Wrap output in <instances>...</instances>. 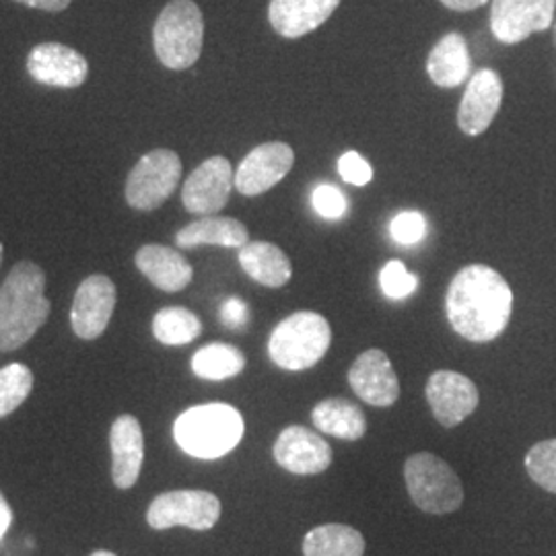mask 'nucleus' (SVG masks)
<instances>
[{"label":"nucleus","mask_w":556,"mask_h":556,"mask_svg":"<svg viewBox=\"0 0 556 556\" xmlns=\"http://www.w3.org/2000/svg\"><path fill=\"white\" fill-rule=\"evenodd\" d=\"M135 262L140 273L165 293H176L186 289L194 277L190 262L167 245H144L137 252Z\"/></svg>","instance_id":"nucleus-20"},{"label":"nucleus","mask_w":556,"mask_h":556,"mask_svg":"<svg viewBox=\"0 0 556 556\" xmlns=\"http://www.w3.org/2000/svg\"><path fill=\"white\" fill-rule=\"evenodd\" d=\"M314 208L321 219H342L349 211V202L337 186L321 184L314 190Z\"/></svg>","instance_id":"nucleus-32"},{"label":"nucleus","mask_w":556,"mask_h":556,"mask_svg":"<svg viewBox=\"0 0 556 556\" xmlns=\"http://www.w3.org/2000/svg\"><path fill=\"white\" fill-rule=\"evenodd\" d=\"M295 163V153L285 142H266L256 147L236 172V188L243 197L268 192L285 178Z\"/></svg>","instance_id":"nucleus-13"},{"label":"nucleus","mask_w":556,"mask_h":556,"mask_svg":"<svg viewBox=\"0 0 556 556\" xmlns=\"http://www.w3.org/2000/svg\"><path fill=\"white\" fill-rule=\"evenodd\" d=\"M338 174L346 184H353V186H358V188L367 186L374 179L371 165L363 160L358 153H355V151H349V153H344L338 160Z\"/></svg>","instance_id":"nucleus-33"},{"label":"nucleus","mask_w":556,"mask_h":556,"mask_svg":"<svg viewBox=\"0 0 556 556\" xmlns=\"http://www.w3.org/2000/svg\"><path fill=\"white\" fill-rule=\"evenodd\" d=\"M245 425L238 408L229 404H202L188 408L174 425V438L188 456L217 459L233 452Z\"/></svg>","instance_id":"nucleus-3"},{"label":"nucleus","mask_w":556,"mask_h":556,"mask_svg":"<svg viewBox=\"0 0 556 556\" xmlns=\"http://www.w3.org/2000/svg\"><path fill=\"white\" fill-rule=\"evenodd\" d=\"M470 66H472L470 52L464 36L459 34L443 36L427 60L429 77L443 89H454L468 79Z\"/></svg>","instance_id":"nucleus-22"},{"label":"nucleus","mask_w":556,"mask_h":556,"mask_svg":"<svg viewBox=\"0 0 556 556\" xmlns=\"http://www.w3.org/2000/svg\"><path fill=\"white\" fill-rule=\"evenodd\" d=\"M116 307V287L103 275L85 278L73 301L71 324L77 337L96 340L108 328Z\"/></svg>","instance_id":"nucleus-12"},{"label":"nucleus","mask_w":556,"mask_h":556,"mask_svg":"<svg viewBox=\"0 0 556 556\" xmlns=\"http://www.w3.org/2000/svg\"><path fill=\"white\" fill-rule=\"evenodd\" d=\"M27 71L31 79L41 85L75 89L87 80L89 64L77 50L56 41H46L29 52Z\"/></svg>","instance_id":"nucleus-14"},{"label":"nucleus","mask_w":556,"mask_h":556,"mask_svg":"<svg viewBox=\"0 0 556 556\" xmlns=\"http://www.w3.org/2000/svg\"><path fill=\"white\" fill-rule=\"evenodd\" d=\"M220 517V501L208 491H169L155 498L147 511L153 530L184 526L190 530H211Z\"/></svg>","instance_id":"nucleus-8"},{"label":"nucleus","mask_w":556,"mask_h":556,"mask_svg":"<svg viewBox=\"0 0 556 556\" xmlns=\"http://www.w3.org/2000/svg\"><path fill=\"white\" fill-rule=\"evenodd\" d=\"M427 400L439 422L447 429L470 417L478 406V390L472 379L456 371H435L427 381Z\"/></svg>","instance_id":"nucleus-15"},{"label":"nucleus","mask_w":556,"mask_h":556,"mask_svg":"<svg viewBox=\"0 0 556 556\" xmlns=\"http://www.w3.org/2000/svg\"><path fill=\"white\" fill-rule=\"evenodd\" d=\"M245 367L243 353L225 342H213L200 349L192 358L194 374L208 381H223V379L236 378Z\"/></svg>","instance_id":"nucleus-26"},{"label":"nucleus","mask_w":556,"mask_h":556,"mask_svg":"<svg viewBox=\"0 0 556 556\" xmlns=\"http://www.w3.org/2000/svg\"><path fill=\"white\" fill-rule=\"evenodd\" d=\"M91 556H118L114 555V553H108V551H98V553H93Z\"/></svg>","instance_id":"nucleus-38"},{"label":"nucleus","mask_w":556,"mask_h":556,"mask_svg":"<svg viewBox=\"0 0 556 556\" xmlns=\"http://www.w3.org/2000/svg\"><path fill=\"white\" fill-rule=\"evenodd\" d=\"M340 0H270L268 20L278 36L298 40L332 17Z\"/></svg>","instance_id":"nucleus-18"},{"label":"nucleus","mask_w":556,"mask_h":556,"mask_svg":"<svg viewBox=\"0 0 556 556\" xmlns=\"http://www.w3.org/2000/svg\"><path fill=\"white\" fill-rule=\"evenodd\" d=\"M556 0H493L491 29L503 43H519L555 20Z\"/></svg>","instance_id":"nucleus-10"},{"label":"nucleus","mask_w":556,"mask_h":556,"mask_svg":"<svg viewBox=\"0 0 556 556\" xmlns=\"http://www.w3.org/2000/svg\"><path fill=\"white\" fill-rule=\"evenodd\" d=\"M275 459L280 468L291 475L312 477L330 468L332 447L316 431L301 425H291L278 435Z\"/></svg>","instance_id":"nucleus-11"},{"label":"nucleus","mask_w":556,"mask_h":556,"mask_svg":"<svg viewBox=\"0 0 556 556\" xmlns=\"http://www.w3.org/2000/svg\"><path fill=\"white\" fill-rule=\"evenodd\" d=\"M202 332L199 316L184 307H165L153 319V334L161 344H190Z\"/></svg>","instance_id":"nucleus-27"},{"label":"nucleus","mask_w":556,"mask_h":556,"mask_svg":"<svg viewBox=\"0 0 556 556\" xmlns=\"http://www.w3.org/2000/svg\"><path fill=\"white\" fill-rule=\"evenodd\" d=\"M181 178L178 153L157 149L140 157L126 181V200L139 211H153L174 194Z\"/></svg>","instance_id":"nucleus-7"},{"label":"nucleus","mask_w":556,"mask_h":556,"mask_svg":"<svg viewBox=\"0 0 556 556\" xmlns=\"http://www.w3.org/2000/svg\"><path fill=\"white\" fill-rule=\"evenodd\" d=\"M220 319H223V324H225L227 328L238 330V328H243V326L248 324L250 309H248V305H245L241 299H227V301L223 303V307H220Z\"/></svg>","instance_id":"nucleus-34"},{"label":"nucleus","mask_w":556,"mask_h":556,"mask_svg":"<svg viewBox=\"0 0 556 556\" xmlns=\"http://www.w3.org/2000/svg\"><path fill=\"white\" fill-rule=\"evenodd\" d=\"M239 264L248 277L270 289L285 287L293 275L287 254L268 241H248L239 250Z\"/></svg>","instance_id":"nucleus-21"},{"label":"nucleus","mask_w":556,"mask_h":556,"mask_svg":"<svg viewBox=\"0 0 556 556\" xmlns=\"http://www.w3.org/2000/svg\"><path fill=\"white\" fill-rule=\"evenodd\" d=\"M379 285L383 295L390 299L410 298L418 287V278L406 270V266L400 260L388 262L379 273Z\"/></svg>","instance_id":"nucleus-30"},{"label":"nucleus","mask_w":556,"mask_h":556,"mask_svg":"<svg viewBox=\"0 0 556 556\" xmlns=\"http://www.w3.org/2000/svg\"><path fill=\"white\" fill-rule=\"evenodd\" d=\"M204 20L194 0H172L155 21L153 41L163 66L172 71L190 68L202 52Z\"/></svg>","instance_id":"nucleus-5"},{"label":"nucleus","mask_w":556,"mask_h":556,"mask_svg":"<svg viewBox=\"0 0 556 556\" xmlns=\"http://www.w3.org/2000/svg\"><path fill=\"white\" fill-rule=\"evenodd\" d=\"M390 233L402 245H415L427 236V220L418 211H404L390 223Z\"/></svg>","instance_id":"nucleus-31"},{"label":"nucleus","mask_w":556,"mask_h":556,"mask_svg":"<svg viewBox=\"0 0 556 556\" xmlns=\"http://www.w3.org/2000/svg\"><path fill=\"white\" fill-rule=\"evenodd\" d=\"M305 556H363L365 538L344 523H324L314 528L303 540Z\"/></svg>","instance_id":"nucleus-25"},{"label":"nucleus","mask_w":556,"mask_h":556,"mask_svg":"<svg viewBox=\"0 0 556 556\" xmlns=\"http://www.w3.org/2000/svg\"><path fill=\"white\" fill-rule=\"evenodd\" d=\"M0 264H2V243H0Z\"/></svg>","instance_id":"nucleus-39"},{"label":"nucleus","mask_w":556,"mask_h":556,"mask_svg":"<svg viewBox=\"0 0 556 556\" xmlns=\"http://www.w3.org/2000/svg\"><path fill=\"white\" fill-rule=\"evenodd\" d=\"M452 328L470 342H491L503 334L514 312V293L507 280L484 264L457 273L445 298Z\"/></svg>","instance_id":"nucleus-1"},{"label":"nucleus","mask_w":556,"mask_h":556,"mask_svg":"<svg viewBox=\"0 0 556 556\" xmlns=\"http://www.w3.org/2000/svg\"><path fill=\"white\" fill-rule=\"evenodd\" d=\"M11 521H13V511H11L9 503H7V498L2 497V493H0V540L7 534Z\"/></svg>","instance_id":"nucleus-37"},{"label":"nucleus","mask_w":556,"mask_h":556,"mask_svg":"<svg viewBox=\"0 0 556 556\" xmlns=\"http://www.w3.org/2000/svg\"><path fill=\"white\" fill-rule=\"evenodd\" d=\"M503 101V80L495 71L482 68L470 79L457 112V126L464 135L478 137L486 132Z\"/></svg>","instance_id":"nucleus-17"},{"label":"nucleus","mask_w":556,"mask_h":556,"mask_svg":"<svg viewBox=\"0 0 556 556\" xmlns=\"http://www.w3.org/2000/svg\"><path fill=\"white\" fill-rule=\"evenodd\" d=\"M330 324L316 312H298L282 319L268 340V355L280 369L305 371L328 353Z\"/></svg>","instance_id":"nucleus-4"},{"label":"nucleus","mask_w":556,"mask_h":556,"mask_svg":"<svg viewBox=\"0 0 556 556\" xmlns=\"http://www.w3.org/2000/svg\"><path fill=\"white\" fill-rule=\"evenodd\" d=\"M526 470L538 486L556 495V439L540 441L528 452Z\"/></svg>","instance_id":"nucleus-29"},{"label":"nucleus","mask_w":556,"mask_h":556,"mask_svg":"<svg viewBox=\"0 0 556 556\" xmlns=\"http://www.w3.org/2000/svg\"><path fill=\"white\" fill-rule=\"evenodd\" d=\"M248 229L243 223L231 217H202L190 223L176 236V243L184 250L199 245H223V248H243L248 243Z\"/></svg>","instance_id":"nucleus-24"},{"label":"nucleus","mask_w":556,"mask_h":556,"mask_svg":"<svg viewBox=\"0 0 556 556\" xmlns=\"http://www.w3.org/2000/svg\"><path fill=\"white\" fill-rule=\"evenodd\" d=\"M312 420L321 433L342 441H358L367 433V418L363 410L342 397L321 400L312 410Z\"/></svg>","instance_id":"nucleus-23"},{"label":"nucleus","mask_w":556,"mask_h":556,"mask_svg":"<svg viewBox=\"0 0 556 556\" xmlns=\"http://www.w3.org/2000/svg\"><path fill=\"white\" fill-rule=\"evenodd\" d=\"M46 275L34 262H20L0 287V351L9 353L34 337L50 314Z\"/></svg>","instance_id":"nucleus-2"},{"label":"nucleus","mask_w":556,"mask_h":556,"mask_svg":"<svg viewBox=\"0 0 556 556\" xmlns=\"http://www.w3.org/2000/svg\"><path fill=\"white\" fill-rule=\"evenodd\" d=\"M236 186V176L231 163L225 157H211L204 161L194 174L186 179L181 190V202L188 213L208 217L217 215L229 202L231 190Z\"/></svg>","instance_id":"nucleus-9"},{"label":"nucleus","mask_w":556,"mask_h":556,"mask_svg":"<svg viewBox=\"0 0 556 556\" xmlns=\"http://www.w3.org/2000/svg\"><path fill=\"white\" fill-rule=\"evenodd\" d=\"M112 445V478L114 484L126 491L137 484L144 459V438L140 422L130 415L116 418L110 431Z\"/></svg>","instance_id":"nucleus-19"},{"label":"nucleus","mask_w":556,"mask_h":556,"mask_svg":"<svg viewBox=\"0 0 556 556\" xmlns=\"http://www.w3.org/2000/svg\"><path fill=\"white\" fill-rule=\"evenodd\" d=\"M31 388L34 376L25 365L13 363L0 369V418L15 413L31 394Z\"/></svg>","instance_id":"nucleus-28"},{"label":"nucleus","mask_w":556,"mask_h":556,"mask_svg":"<svg viewBox=\"0 0 556 556\" xmlns=\"http://www.w3.org/2000/svg\"><path fill=\"white\" fill-rule=\"evenodd\" d=\"M489 0H441L452 11H475L478 7H484Z\"/></svg>","instance_id":"nucleus-36"},{"label":"nucleus","mask_w":556,"mask_h":556,"mask_svg":"<svg viewBox=\"0 0 556 556\" xmlns=\"http://www.w3.org/2000/svg\"><path fill=\"white\" fill-rule=\"evenodd\" d=\"M349 383L353 392L365 404L388 408L400 397V381L388 355L379 349L358 355L349 371Z\"/></svg>","instance_id":"nucleus-16"},{"label":"nucleus","mask_w":556,"mask_h":556,"mask_svg":"<svg viewBox=\"0 0 556 556\" xmlns=\"http://www.w3.org/2000/svg\"><path fill=\"white\" fill-rule=\"evenodd\" d=\"M408 495L418 509L431 516L454 514L464 503V486L454 468L441 457L420 452L404 464Z\"/></svg>","instance_id":"nucleus-6"},{"label":"nucleus","mask_w":556,"mask_h":556,"mask_svg":"<svg viewBox=\"0 0 556 556\" xmlns=\"http://www.w3.org/2000/svg\"><path fill=\"white\" fill-rule=\"evenodd\" d=\"M15 2L25 4V7H31V9L48 11V13H59V11H64L71 4V0H15Z\"/></svg>","instance_id":"nucleus-35"}]
</instances>
